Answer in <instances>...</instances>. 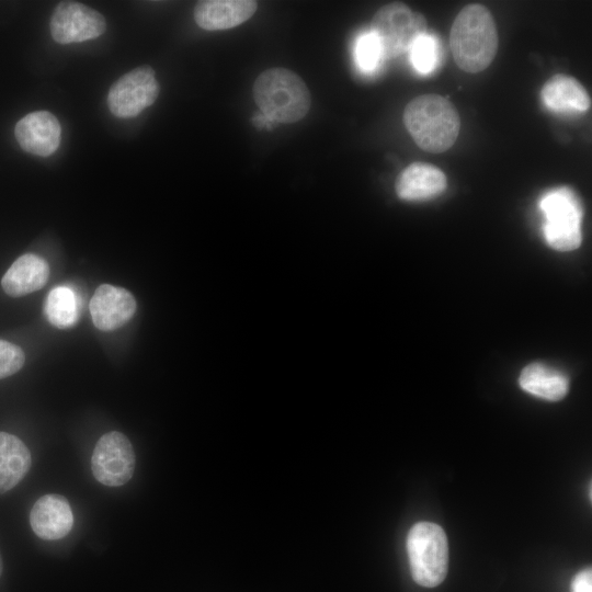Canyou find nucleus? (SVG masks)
I'll use <instances>...</instances> for the list:
<instances>
[{
  "instance_id": "4be33fe9",
  "label": "nucleus",
  "mask_w": 592,
  "mask_h": 592,
  "mask_svg": "<svg viewBox=\"0 0 592 592\" xmlns=\"http://www.w3.org/2000/svg\"><path fill=\"white\" fill-rule=\"evenodd\" d=\"M24 362L25 354L19 345L0 339V379L19 372Z\"/></svg>"
},
{
  "instance_id": "6ab92c4d",
  "label": "nucleus",
  "mask_w": 592,
  "mask_h": 592,
  "mask_svg": "<svg viewBox=\"0 0 592 592\" xmlns=\"http://www.w3.org/2000/svg\"><path fill=\"white\" fill-rule=\"evenodd\" d=\"M44 314L50 325L68 329L76 325L80 314V303L69 286H56L45 298Z\"/></svg>"
},
{
  "instance_id": "39448f33",
  "label": "nucleus",
  "mask_w": 592,
  "mask_h": 592,
  "mask_svg": "<svg viewBox=\"0 0 592 592\" xmlns=\"http://www.w3.org/2000/svg\"><path fill=\"white\" fill-rule=\"evenodd\" d=\"M539 208L544 215V238L549 247L558 251L580 247L583 208L573 190L561 186L546 192L539 201Z\"/></svg>"
},
{
  "instance_id": "423d86ee",
  "label": "nucleus",
  "mask_w": 592,
  "mask_h": 592,
  "mask_svg": "<svg viewBox=\"0 0 592 592\" xmlns=\"http://www.w3.org/2000/svg\"><path fill=\"white\" fill-rule=\"evenodd\" d=\"M371 31L379 39L384 59L409 52L412 43L426 32V20L407 4L392 2L377 10Z\"/></svg>"
},
{
  "instance_id": "7ed1b4c3",
  "label": "nucleus",
  "mask_w": 592,
  "mask_h": 592,
  "mask_svg": "<svg viewBox=\"0 0 592 592\" xmlns=\"http://www.w3.org/2000/svg\"><path fill=\"white\" fill-rule=\"evenodd\" d=\"M253 98L266 118L284 124L300 121L311 103L306 83L286 68L261 72L253 83Z\"/></svg>"
},
{
  "instance_id": "a211bd4d",
  "label": "nucleus",
  "mask_w": 592,
  "mask_h": 592,
  "mask_svg": "<svg viewBox=\"0 0 592 592\" xmlns=\"http://www.w3.org/2000/svg\"><path fill=\"white\" fill-rule=\"evenodd\" d=\"M519 384L526 392L549 401L562 399L569 390L568 377L542 363L525 366L519 377Z\"/></svg>"
},
{
  "instance_id": "20e7f679",
  "label": "nucleus",
  "mask_w": 592,
  "mask_h": 592,
  "mask_svg": "<svg viewBox=\"0 0 592 592\" xmlns=\"http://www.w3.org/2000/svg\"><path fill=\"white\" fill-rule=\"evenodd\" d=\"M407 551L412 579L419 585L434 588L443 582L448 568V544L440 525L414 524L407 536Z\"/></svg>"
},
{
  "instance_id": "ddd939ff",
  "label": "nucleus",
  "mask_w": 592,
  "mask_h": 592,
  "mask_svg": "<svg viewBox=\"0 0 592 592\" xmlns=\"http://www.w3.org/2000/svg\"><path fill=\"white\" fill-rule=\"evenodd\" d=\"M447 187L444 172L435 166L413 162L398 175L395 190L399 198L409 202L429 201Z\"/></svg>"
},
{
  "instance_id": "aec40b11",
  "label": "nucleus",
  "mask_w": 592,
  "mask_h": 592,
  "mask_svg": "<svg viewBox=\"0 0 592 592\" xmlns=\"http://www.w3.org/2000/svg\"><path fill=\"white\" fill-rule=\"evenodd\" d=\"M440 52L437 38L425 32L412 43L409 49L410 61L419 73L429 75L439 65Z\"/></svg>"
},
{
  "instance_id": "6e6552de",
  "label": "nucleus",
  "mask_w": 592,
  "mask_h": 592,
  "mask_svg": "<svg viewBox=\"0 0 592 592\" xmlns=\"http://www.w3.org/2000/svg\"><path fill=\"white\" fill-rule=\"evenodd\" d=\"M159 91L153 69L140 66L113 83L109 90L107 105L111 113L117 117H134L155 103Z\"/></svg>"
},
{
  "instance_id": "4468645a",
  "label": "nucleus",
  "mask_w": 592,
  "mask_h": 592,
  "mask_svg": "<svg viewBox=\"0 0 592 592\" xmlns=\"http://www.w3.org/2000/svg\"><path fill=\"white\" fill-rule=\"evenodd\" d=\"M258 9L251 0H204L194 8L196 24L207 31H221L249 20Z\"/></svg>"
},
{
  "instance_id": "f8f14e48",
  "label": "nucleus",
  "mask_w": 592,
  "mask_h": 592,
  "mask_svg": "<svg viewBox=\"0 0 592 592\" xmlns=\"http://www.w3.org/2000/svg\"><path fill=\"white\" fill-rule=\"evenodd\" d=\"M30 524L36 536L45 540L67 536L73 525V514L68 500L57 493L41 497L31 509Z\"/></svg>"
},
{
  "instance_id": "b1692460",
  "label": "nucleus",
  "mask_w": 592,
  "mask_h": 592,
  "mask_svg": "<svg viewBox=\"0 0 592 592\" xmlns=\"http://www.w3.org/2000/svg\"><path fill=\"white\" fill-rule=\"evenodd\" d=\"M2 570H3V563H2V557H1V554H0V577L2 574Z\"/></svg>"
},
{
  "instance_id": "0eeeda50",
  "label": "nucleus",
  "mask_w": 592,
  "mask_h": 592,
  "mask_svg": "<svg viewBox=\"0 0 592 592\" xmlns=\"http://www.w3.org/2000/svg\"><path fill=\"white\" fill-rule=\"evenodd\" d=\"M135 465V452L126 435L111 431L98 440L91 457V469L99 482L109 487L123 486L133 477Z\"/></svg>"
},
{
  "instance_id": "f257e3e1",
  "label": "nucleus",
  "mask_w": 592,
  "mask_h": 592,
  "mask_svg": "<svg viewBox=\"0 0 592 592\" xmlns=\"http://www.w3.org/2000/svg\"><path fill=\"white\" fill-rule=\"evenodd\" d=\"M449 46L456 65L465 72H480L492 62L499 36L487 7L471 3L458 12L451 27Z\"/></svg>"
},
{
  "instance_id": "9d476101",
  "label": "nucleus",
  "mask_w": 592,
  "mask_h": 592,
  "mask_svg": "<svg viewBox=\"0 0 592 592\" xmlns=\"http://www.w3.org/2000/svg\"><path fill=\"white\" fill-rule=\"evenodd\" d=\"M89 307L92 321L99 330L114 331L132 319L137 304L129 291L102 284L95 289Z\"/></svg>"
},
{
  "instance_id": "f3484780",
  "label": "nucleus",
  "mask_w": 592,
  "mask_h": 592,
  "mask_svg": "<svg viewBox=\"0 0 592 592\" xmlns=\"http://www.w3.org/2000/svg\"><path fill=\"white\" fill-rule=\"evenodd\" d=\"M31 452L15 435L0 431V494L13 489L29 473Z\"/></svg>"
},
{
  "instance_id": "f03ea898",
  "label": "nucleus",
  "mask_w": 592,
  "mask_h": 592,
  "mask_svg": "<svg viewBox=\"0 0 592 592\" xmlns=\"http://www.w3.org/2000/svg\"><path fill=\"white\" fill-rule=\"evenodd\" d=\"M402 118L414 143L431 153L448 150L460 129L459 114L454 104L435 93L411 100L403 110Z\"/></svg>"
},
{
  "instance_id": "2eb2a0df",
  "label": "nucleus",
  "mask_w": 592,
  "mask_h": 592,
  "mask_svg": "<svg viewBox=\"0 0 592 592\" xmlns=\"http://www.w3.org/2000/svg\"><path fill=\"white\" fill-rule=\"evenodd\" d=\"M48 277V263L39 255L25 253L4 273L1 286L9 296L21 297L43 288Z\"/></svg>"
},
{
  "instance_id": "1a4fd4ad",
  "label": "nucleus",
  "mask_w": 592,
  "mask_h": 592,
  "mask_svg": "<svg viewBox=\"0 0 592 592\" xmlns=\"http://www.w3.org/2000/svg\"><path fill=\"white\" fill-rule=\"evenodd\" d=\"M49 27L55 42L70 44L101 36L106 22L101 13L86 4L62 1L54 10Z\"/></svg>"
},
{
  "instance_id": "9b49d317",
  "label": "nucleus",
  "mask_w": 592,
  "mask_h": 592,
  "mask_svg": "<svg viewBox=\"0 0 592 592\" xmlns=\"http://www.w3.org/2000/svg\"><path fill=\"white\" fill-rule=\"evenodd\" d=\"M60 134L58 119L47 111H36L25 115L14 128V135L21 148L39 157L50 156L57 150Z\"/></svg>"
},
{
  "instance_id": "412c9836",
  "label": "nucleus",
  "mask_w": 592,
  "mask_h": 592,
  "mask_svg": "<svg viewBox=\"0 0 592 592\" xmlns=\"http://www.w3.org/2000/svg\"><path fill=\"white\" fill-rule=\"evenodd\" d=\"M354 59L364 73L374 72L384 59L379 39L371 30L358 35L354 46Z\"/></svg>"
},
{
  "instance_id": "5701e85b",
  "label": "nucleus",
  "mask_w": 592,
  "mask_h": 592,
  "mask_svg": "<svg viewBox=\"0 0 592 592\" xmlns=\"http://www.w3.org/2000/svg\"><path fill=\"white\" fill-rule=\"evenodd\" d=\"M571 592H592L591 568H587L576 574L571 582Z\"/></svg>"
},
{
  "instance_id": "dca6fc26",
  "label": "nucleus",
  "mask_w": 592,
  "mask_h": 592,
  "mask_svg": "<svg viewBox=\"0 0 592 592\" xmlns=\"http://www.w3.org/2000/svg\"><path fill=\"white\" fill-rule=\"evenodd\" d=\"M543 104L558 113H585L591 107V99L584 87L574 78L556 75L542 88Z\"/></svg>"
}]
</instances>
